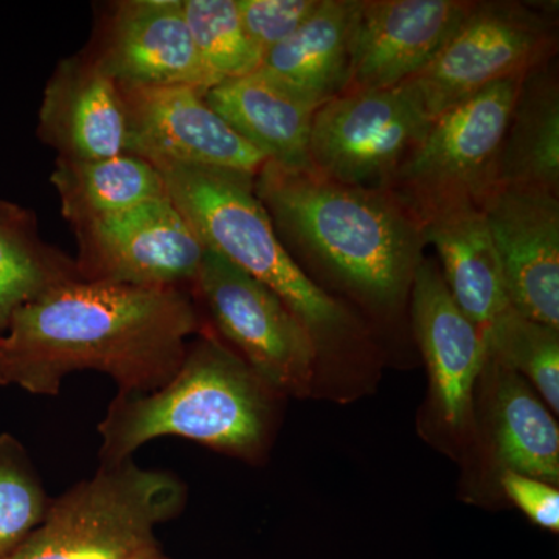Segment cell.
Returning a JSON list of instances; mask_svg holds the SVG:
<instances>
[{
	"mask_svg": "<svg viewBox=\"0 0 559 559\" xmlns=\"http://www.w3.org/2000/svg\"><path fill=\"white\" fill-rule=\"evenodd\" d=\"M320 0H237L242 27L263 57L314 13Z\"/></svg>",
	"mask_w": 559,
	"mask_h": 559,
	"instance_id": "27",
	"label": "cell"
},
{
	"mask_svg": "<svg viewBox=\"0 0 559 559\" xmlns=\"http://www.w3.org/2000/svg\"><path fill=\"white\" fill-rule=\"evenodd\" d=\"M119 87L215 86L200 60L182 0L117 3L91 55Z\"/></svg>",
	"mask_w": 559,
	"mask_h": 559,
	"instance_id": "13",
	"label": "cell"
},
{
	"mask_svg": "<svg viewBox=\"0 0 559 559\" xmlns=\"http://www.w3.org/2000/svg\"><path fill=\"white\" fill-rule=\"evenodd\" d=\"M204 98L231 130L267 160L290 170H312V119L322 105L301 97L261 70L221 81L204 92Z\"/></svg>",
	"mask_w": 559,
	"mask_h": 559,
	"instance_id": "18",
	"label": "cell"
},
{
	"mask_svg": "<svg viewBox=\"0 0 559 559\" xmlns=\"http://www.w3.org/2000/svg\"><path fill=\"white\" fill-rule=\"evenodd\" d=\"M409 297L412 325L428 366L437 409L448 426L463 428L474 385L487 364L481 331L452 299L436 260L419 263Z\"/></svg>",
	"mask_w": 559,
	"mask_h": 559,
	"instance_id": "15",
	"label": "cell"
},
{
	"mask_svg": "<svg viewBox=\"0 0 559 559\" xmlns=\"http://www.w3.org/2000/svg\"><path fill=\"white\" fill-rule=\"evenodd\" d=\"M524 75L491 84L436 117L385 190L412 212L450 201L484 204Z\"/></svg>",
	"mask_w": 559,
	"mask_h": 559,
	"instance_id": "7",
	"label": "cell"
},
{
	"mask_svg": "<svg viewBox=\"0 0 559 559\" xmlns=\"http://www.w3.org/2000/svg\"><path fill=\"white\" fill-rule=\"evenodd\" d=\"M128 120L127 153L154 168H219L255 176L266 164L190 86L119 87Z\"/></svg>",
	"mask_w": 559,
	"mask_h": 559,
	"instance_id": "11",
	"label": "cell"
},
{
	"mask_svg": "<svg viewBox=\"0 0 559 559\" xmlns=\"http://www.w3.org/2000/svg\"><path fill=\"white\" fill-rule=\"evenodd\" d=\"M38 131L60 159H108L127 153L123 97L91 55L62 60L55 69L40 103Z\"/></svg>",
	"mask_w": 559,
	"mask_h": 559,
	"instance_id": "16",
	"label": "cell"
},
{
	"mask_svg": "<svg viewBox=\"0 0 559 559\" xmlns=\"http://www.w3.org/2000/svg\"><path fill=\"white\" fill-rule=\"evenodd\" d=\"M191 38L213 83L260 70L263 53L242 27L237 0H182Z\"/></svg>",
	"mask_w": 559,
	"mask_h": 559,
	"instance_id": "25",
	"label": "cell"
},
{
	"mask_svg": "<svg viewBox=\"0 0 559 559\" xmlns=\"http://www.w3.org/2000/svg\"><path fill=\"white\" fill-rule=\"evenodd\" d=\"M496 186L559 193V79L557 60L525 73L496 162Z\"/></svg>",
	"mask_w": 559,
	"mask_h": 559,
	"instance_id": "20",
	"label": "cell"
},
{
	"mask_svg": "<svg viewBox=\"0 0 559 559\" xmlns=\"http://www.w3.org/2000/svg\"><path fill=\"white\" fill-rule=\"evenodd\" d=\"M0 384H2V336H0Z\"/></svg>",
	"mask_w": 559,
	"mask_h": 559,
	"instance_id": "30",
	"label": "cell"
},
{
	"mask_svg": "<svg viewBox=\"0 0 559 559\" xmlns=\"http://www.w3.org/2000/svg\"><path fill=\"white\" fill-rule=\"evenodd\" d=\"M86 282L165 288L194 282L205 248L168 194L75 227Z\"/></svg>",
	"mask_w": 559,
	"mask_h": 559,
	"instance_id": "10",
	"label": "cell"
},
{
	"mask_svg": "<svg viewBox=\"0 0 559 559\" xmlns=\"http://www.w3.org/2000/svg\"><path fill=\"white\" fill-rule=\"evenodd\" d=\"M75 278V264L28 230L25 213L0 221V336L21 308Z\"/></svg>",
	"mask_w": 559,
	"mask_h": 559,
	"instance_id": "23",
	"label": "cell"
},
{
	"mask_svg": "<svg viewBox=\"0 0 559 559\" xmlns=\"http://www.w3.org/2000/svg\"><path fill=\"white\" fill-rule=\"evenodd\" d=\"M481 210L511 307L559 330V193L496 186Z\"/></svg>",
	"mask_w": 559,
	"mask_h": 559,
	"instance_id": "12",
	"label": "cell"
},
{
	"mask_svg": "<svg viewBox=\"0 0 559 559\" xmlns=\"http://www.w3.org/2000/svg\"><path fill=\"white\" fill-rule=\"evenodd\" d=\"M197 308L176 286L75 278L25 305L2 336V384L57 395L68 374L97 370L119 393H150L175 377Z\"/></svg>",
	"mask_w": 559,
	"mask_h": 559,
	"instance_id": "1",
	"label": "cell"
},
{
	"mask_svg": "<svg viewBox=\"0 0 559 559\" xmlns=\"http://www.w3.org/2000/svg\"><path fill=\"white\" fill-rule=\"evenodd\" d=\"M50 499L27 451L10 433H0V559L20 549L39 527Z\"/></svg>",
	"mask_w": 559,
	"mask_h": 559,
	"instance_id": "26",
	"label": "cell"
},
{
	"mask_svg": "<svg viewBox=\"0 0 559 559\" xmlns=\"http://www.w3.org/2000/svg\"><path fill=\"white\" fill-rule=\"evenodd\" d=\"M22 210L14 207V205L3 204L0 202V221L16 218L22 215Z\"/></svg>",
	"mask_w": 559,
	"mask_h": 559,
	"instance_id": "29",
	"label": "cell"
},
{
	"mask_svg": "<svg viewBox=\"0 0 559 559\" xmlns=\"http://www.w3.org/2000/svg\"><path fill=\"white\" fill-rule=\"evenodd\" d=\"M471 5L465 0H362L342 94L390 90L417 75Z\"/></svg>",
	"mask_w": 559,
	"mask_h": 559,
	"instance_id": "14",
	"label": "cell"
},
{
	"mask_svg": "<svg viewBox=\"0 0 559 559\" xmlns=\"http://www.w3.org/2000/svg\"><path fill=\"white\" fill-rule=\"evenodd\" d=\"M253 189L299 266L319 267L371 310H396L411 296L426 242L417 216L392 191L270 160Z\"/></svg>",
	"mask_w": 559,
	"mask_h": 559,
	"instance_id": "2",
	"label": "cell"
},
{
	"mask_svg": "<svg viewBox=\"0 0 559 559\" xmlns=\"http://www.w3.org/2000/svg\"><path fill=\"white\" fill-rule=\"evenodd\" d=\"M51 183L73 229L167 194L160 173L128 153L94 160L58 157Z\"/></svg>",
	"mask_w": 559,
	"mask_h": 559,
	"instance_id": "22",
	"label": "cell"
},
{
	"mask_svg": "<svg viewBox=\"0 0 559 559\" xmlns=\"http://www.w3.org/2000/svg\"><path fill=\"white\" fill-rule=\"evenodd\" d=\"M165 190L205 249L259 280L310 331L318 349L340 345L356 322L340 300L299 266L280 241L249 173L168 165L156 168Z\"/></svg>",
	"mask_w": 559,
	"mask_h": 559,
	"instance_id": "4",
	"label": "cell"
},
{
	"mask_svg": "<svg viewBox=\"0 0 559 559\" xmlns=\"http://www.w3.org/2000/svg\"><path fill=\"white\" fill-rule=\"evenodd\" d=\"M557 40V17L544 7L473 2L439 53L404 83L433 120L491 84L550 60Z\"/></svg>",
	"mask_w": 559,
	"mask_h": 559,
	"instance_id": "6",
	"label": "cell"
},
{
	"mask_svg": "<svg viewBox=\"0 0 559 559\" xmlns=\"http://www.w3.org/2000/svg\"><path fill=\"white\" fill-rule=\"evenodd\" d=\"M503 491L538 527L557 533L559 530V491L551 484L524 474L503 471Z\"/></svg>",
	"mask_w": 559,
	"mask_h": 559,
	"instance_id": "28",
	"label": "cell"
},
{
	"mask_svg": "<svg viewBox=\"0 0 559 559\" xmlns=\"http://www.w3.org/2000/svg\"><path fill=\"white\" fill-rule=\"evenodd\" d=\"M492 373V437L503 471L558 484L559 430L538 393L524 378L487 358Z\"/></svg>",
	"mask_w": 559,
	"mask_h": 559,
	"instance_id": "21",
	"label": "cell"
},
{
	"mask_svg": "<svg viewBox=\"0 0 559 559\" xmlns=\"http://www.w3.org/2000/svg\"><path fill=\"white\" fill-rule=\"evenodd\" d=\"M430 124L432 119L407 83L337 95L312 119V171L345 186L385 190Z\"/></svg>",
	"mask_w": 559,
	"mask_h": 559,
	"instance_id": "8",
	"label": "cell"
},
{
	"mask_svg": "<svg viewBox=\"0 0 559 559\" xmlns=\"http://www.w3.org/2000/svg\"><path fill=\"white\" fill-rule=\"evenodd\" d=\"M487 358L530 381L559 411V330L522 316L513 307L481 331Z\"/></svg>",
	"mask_w": 559,
	"mask_h": 559,
	"instance_id": "24",
	"label": "cell"
},
{
	"mask_svg": "<svg viewBox=\"0 0 559 559\" xmlns=\"http://www.w3.org/2000/svg\"><path fill=\"white\" fill-rule=\"evenodd\" d=\"M194 283L216 329L272 392L310 389L318 345L277 294L212 249Z\"/></svg>",
	"mask_w": 559,
	"mask_h": 559,
	"instance_id": "9",
	"label": "cell"
},
{
	"mask_svg": "<svg viewBox=\"0 0 559 559\" xmlns=\"http://www.w3.org/2000/svg\"><path fill=\"white\" fill-rule=\"evenodd\" d=\"M272 390L226 345L204 336L179 370L150 393H117L98 425L102 463H121L148 441L182 437L253 457L266 443Z\"/></svg>",
	"mask_w": 559,
	"mask_h": 559,
	"instance_id": "3",
	"label": "cell"
},
{
	"mask_svg": "<svg viewBox=\"0 0 559 559\" xmlns=\"http://www.w3.org/2000/svg\"><path fill=\"white\" fill-rule=\"evenodd\" d=\"M362 0H320L299 31L264 57L261 72L323 105L347 84Z\"/></svg>",
	"mask_w": 559,
	"mask_h": 559,
	"instance_id": "19",
	"label": "cell"
},
{
	"mask_svg": "<svg viewBox=\"0 0 559 559\" xmlns=\"http://www.w3.org/2000/svg\"><path fill=\"white\" fill-rule=\"evenodd\" d=\"M441 261L452 299L480 331L511 307L498 250L480 204L450 201L412 212Z\"/></svg>",
	"mask_w": 559,
	"mask_h": 559,
	"instance_id": "17",
	"label": "cell"
},
{
	"mask_svg": "<svg viewBox=\"0 0 559 559\" xmlns=\"http://www.w3.org/2000/svg\"><path fill=\"white\" fill-rule=\"evenodd\" d=\"M187 488L168 471L134 460L97 473L50 500L38 528L7 559H170L157 525L175 520Z\"/></svg>",
	"mask_w": 559,
	"mask_h": 559,
	"instance_id": "5",
	"label": "cell"
}]
</instances>
